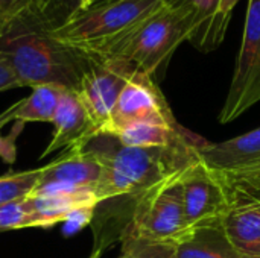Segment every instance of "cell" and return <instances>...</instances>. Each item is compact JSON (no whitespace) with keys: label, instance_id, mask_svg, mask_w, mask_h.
Returning a JSON list of instances; mask_svg holds the SVG:
<instances>
[{"label":"cell","instance_id":"6da1fadb","mask_svg":"<svg viewBox=\"0 0 260 258\" xmlns=\"http://www.w3.org/2000/svg\"><path fill=\"white\" fill-rule=\"evenodd\" d=\"M0 56L9 64L20 87L55 85L78 91L91 56L59 40L43 15V0H37L0 30Z\"/></svg>","mask_w":260,"mask_h":258},{"label":"cell","instance_id":"7a4b0ae2","mask_svg":"<svg viewBox=\"0 0 260 258\" xmlns=\"http://www.w3.org/2000/svg\"><path fill=\"white\" fill-rule=\"evenodd\" d=\"M201 141V137L187 132L168 148H129L110 134L96 135L85 149L102 164V176L94 187L99 204L111 199L134 202L165 178L197 161Z\"/></svg>","mask_w":260,"mask_h":258},{"label":"cell","instance_id":"3957f363","mask_svg":"<svg viewBox=\"0 0 260 258\" xmlns=\"http://www.w3.org/2000/svg\"><path fill=\"white\" fill-rule=\"evenodd\" d=\"M190 33V15L177 5H165L126 32L87 53L120 59L136 71L152 76L168 64L181 43L189 41Z\"/></svg>","mask_w":260,"mask_h":258},{"label":"cell","instance_id":"277c9868","mask_svg":"<svg viewBox=\"0 0 260 258\" xmlns=\"http://www.w3.org/2000/svg\"><path fill=\"white\" fill-rule=\"evenodd\" d=\"M200 160L219 181L230 208L260 202V128L197 148Z\"/></svg>","mask_w":260,"mask_h":258},{"label":"cell","instance_id":"5b68a950","mask_svg":"<svg viewBox=\"0 0 260 258\" xmlns=\"http://www.w3.org/2000/svg\"><path fill=\"white\" fill-rule=\"evenodd\" d=\"M171 0H110L87 8L55 30L64 43L91 52L152 15Z\"/></svg>","mask_w":260,"mask_h":258},{"label":"cell","instance_id":"8992f818","mask_svg":"<svg viewBox=\"0 0 260 258\" xmlns=\"http://www.w3.org/2000/svg\"><path fill=\"white\" fill-rule=\"evenodd\" d=\"M184 170L165 178L134 201L133 214L123 234L151 242L175 243L189 231L183 205Z\"/></svg>","mask_w":260,"mask_h":258},{"label":"cell","instance_id":"52a82bcc","mask_svg":"<svg viewBox=\"0 0 260 258\" xmlns=\"http://www.w3.org/2000/svg\"><path fill=\"white\" fill-rule=\"evenodd\" d=\"M260 102V0H248L241 50L225 103L219 113L221 123H230Z\"/></svg>","mask_w":260,"mask_h":258},{"label":"cell","instance_id":"ba28073f","mask_svg":"<svg viewBox=\"0 0 260 258\" xmlns=\"http://www.w3.org/2000/svg\"><path fill=\"white\" fill-rule=\"evenodd\" d=\"M88 55L91 56V61L76 93L87 108L99 134H104L110 123L117 97L136 70L120 59L91 53Z\"/></svg>","mask_w":260,"mask_h":258},{"label":"cell","instance_id":"9c48e42d","mask_svg":"<svg viewBox=\"0 0 260 258\" xmlns=\"http://www.w3.org/2000/svg\"><path fill=\"white\" fill-rule=\"evenodd\" d=\"M146 120L175 122V117L152 76L136 71L120 91L104 134L113 135L128 125Z\"/></svg>","mask_w":260,"mask_h":258},{"label":"cell","instance_id":"30bf717a","mask_svg":"<svg viewBox=\"0 0 260 258\" xmlns=\"http://www.w3.org/2000/svg\"><path fill=\"white\" fill-rule=\"evenodd\" d=\"M181 182L187 228L222 219L230 210L219 181L200 157L184 170Z\"/></svg>","mask_w":260,"mask_h":258},{"label":"cell","instance_id":"8fae6325","mask_svg":"<svg viewBox=\"0 0 260 258\" xmlns=\"http://www.w3.org/2000/svg\"><path fill=\"white\" fill-rule=\"evenodd\" d=\"M24 204L29 213V228H50L64 222L69 213L81 207H98L99 201L93 189H75L58 184L40 186Z\"/></svg>","mask_w":260,"mask_h":258},{"label":"cell","instance_id":"7c38bea8","mask_svg":"<svg viewBox=\"0 0 260 258\" xmlns=\"http://www.w3.org/2000/svg\"><path fill=\"white\" fill-rule=\"evenodd\" d=\"M52 125L53 137L43 151L41 158L61 149L66 151L75 146L85 148L96 135H99V131L93 123L87 108L84 106L78 93L72 90L64 91Z\"/></svg>","mask_w":260,"mask_h":258},{"label":"cell","instance_id":"4fadbf2b","mask_svg":"<svg viewBox=\"0 0 260 258\" xmlns=\"http://www.w3.org/2000/svg\"><path fill=\"white\" fill-rule=\"evenodd\" d=\"M102 176V164L85 148L66 149L62 155L41 167L38 186L58 184L75 189H93Z\"/></svg>","mask_w":260,"mask_h":258},{"label":"cell","instance_id":"5bb4252c","mask_svg":"<svg viewBox=\"0 0 260 258\" xmlns=\"http://www.w3.org/2000/svg\"><path fill=\"white\" fill-rule=\"evenodd\" d=\"M222 220L224 217L189 228L174 243L177 258H241L225 233Z\"/></svg>","mask_w":260,"mask_h":258},{"label":"cell","instance_id":"9a60e30c","mask_svg":"<svg viewBox=\"0 0 260 258\" xmlns=\"http://www.w3.org/2000/svg\"><path fill=\"white\" fill-rule=\"evenodd\" d=\"M222 222L239 257L260 258V202L230 208Z\"/></svg>","mask_w":260,"mask_h":258},{"label":"cell","instance_id":"2e32d148","mask_svg":"<svg viewBox=\"0 0 260 258\" xmlns=\"http://www.w3.org/2000/svg\"><path fill=\"white\" fill-rule=\"evenodd\" d=\"M222 0H174L168 5L183 8L192 20L189 43L200 52H212L224 41L218 32V12Z\"/></svg>","mask_w":260,"mask_h":258},{"label":"cell","instance_id":"e0dca14e","mask_svg":"<svg viewBox=\"0 0 260 258\" xmlns=\"http://www.w3.org/2000/svg\"><path fill=\"white\" fill-rule=\"evenodd\" d=\"M187 134L177 120H146L128 125L119 129L113 137L123 146L129 148H168L175 144Z\"/></svg>","mask_w":260,"mask_h":258},{"label":"cell","instance_id":"ac0fdd59","mask_svg":"<svg viewBox=\"0 0 260 258\" xmlns=\"http://www.w3.org/2000/svg\"><path fill=\"white\" fill-rule=\"evenodd\" d=\"M64 91L66 88L55 85H40L32 88V93L26 99L18 100L14 122H21L24 125L29 122L52 123Z\"/></svg>","mask_w":260,"mask_h":258},{"label":"cell","instance_id":"d6986e66","mask_svg":"<svg viewBox=\"0 0 260 258\" xmlns=\"http://www.w3.org/2000/svg\"><path fill=\"white\" fill-rule=\"evenodd\" d=\"M41 167L24 172H9L0 176V207L27 198L38 186Z\"/></svg>","mask_w":260,"mask_h":258},{"label":"cell","instance_id":"ffe728a7","mask_svg":"<svg viewBox=\"0 0 260 258\" xmlns=\"http://www.w3.org/2000/svg\"><path fill=\"white\" fill-rule=\"evenodd\" d=\"M123 258H177L174 243L151 242L131 234L120 237Z\"/></svg>","mask_w":260,"mask_h":258},{"label":"cell","instance_id":"44dd1931","mask_svg":"<svg viewBox=\"0 0 260 258\" xmlns=\"http://www.w3.org/2000/svg\"><path fill=\"white\" fill-rule=\"evenodd\" d=\"M91 0H43V15L53 30L66 26L75 15L88 8Z\"/></svg>","mask_w":260,"mask_h":258},{"label":"cell","instance_id":"7402d4cb","mask_svg":"<svg viewBox=\"0 0 260 258\" xmlns=\"http://www.w3.org/2000/svg\"><path fill=\"white\" fill-rule=\"evenodd\" d=\"M29 228V213L24 199L0 207V233Z\"/></svg>","mask_w":260,"mask_h":258},{"label":"cell","instance_id":"603a6c76","mask_svg":"<svg viewBox=\"0 0 260 258\" xmlns=\"http://www.w3.org/2000/svg\"><path fill=\"white\" fill-rule=\"evenodd\" d=\"M94 214H96V207H81V208L73 210L64 219V228H62L64 234L73 236V234L79 233L87 225L93 224Z\"/></svg>","mask_w":260,"mask_h":258},{"label":"cell","instance_id":"cb8c5ba5","mask_svg":"<svg viewBox=\"0 0 260 258\" xmlns=\"http://www.w3.org/2000/svg\"><path fill=\"white\" fill-rule=\"evenodd\" d=\"M24 123L21 122H15L11 134L9 135H0V158L6 163V164H14L15 158H17V137L18 134L23 131Z\"/></svg>","mask_w":260,"mask_h":258},{"label":"cell","instance_id":"d4e9b609","mask_svg":"<svg viewBox=\"0 0 260 258\" xmlns=\"http://www.w3.org/2000/svg\"><path fill=\"white\" fill-rule=\"evenodd\" d=\"M239 2H241V0H222V2H221V8H219V12H218L216 26H218V32H219V35H221L222 38H225V32H227L229 24H230L233 9H235V6H236Z\"/></svg>","mask_w":260,"mask_h":258},{"label":"cell","instance_id":"484cf974","mask_svg":"<svg viewBox=\"0 0 260 258\" xmlns=\"http://www.w3.org/2000/svg\"><path fill=\"white\" fill-rule=\"evenodd\" d=\"M12 88H20V84L14 71L11 70L9 64L0 56V93L6 90H12Z\"/></svg>","mask_w":260,"mask_h":258},{"label":"cell","instance_id":"4316f807","mask_svg":"<svg viewBox=\"0 0 260 258\" xmlns=\"http://www.w3.org/2000/svg\"><path fill=\"white\" fill-rule=\"evenodd\" d=\"M17 108H18V102H15L14 105H11L8 109H5V111L0 114V131H2V128H3L5 125H8V123L14 122Z\"/></svg>","mask_w":260,"mask_h":258},{"label":"cell","instance_id":"83f0119b","mask_svg":"<svg viewBox=\"0 0 260 258\" xmlns=\"http://www.w3.org/2000/svg\"><path fill=\"white\" fill-rule=\"evenodd\" d=\"M105 2H110V0H91L90 2V5H88V8H91V6H98V5H102V3H105ZM87 9V8H85Z\"/></svg>","mask_w":260,"mask_h":258},{"label":"cell","instance_id":"f1b7e54d","mask_svg":"<svg viewBox=\"0 0 260 258\" xmlns=\"http://www.w3.org/2000/svg\"><path fill=\"white\" fill-rule=\"evenodd\" d=\"M101 254H102V251H99V249H94L93 255H91L90 258H99V257H101Z\"/></svg>","mask_w":260,"mask_h":258},{"label":"cell","instance_id":"f546056e","mask_svg":"<svg viewBox=\"0 0 260 258\" xmlns=\"http://www.w3.org/2000/svg\"><path fill=\"white\" fill-rule=\"evenodd\" d=\"M119 258H123V257H122V255H120V257H119Z\"/></svg>","mask_w":260,"mask_h":258},{"label":"cell","instance_id":"4dcf8cb0","mask_svg":"<svg viewBox=\"0 0 260 258\" xmlns=\"http://www.w3.org/2000/svg\"><path fill=\"white\" fill-rule=\"evenodd\" d=\"M0 30H2V29H0Z\"/></svg>","mask_w":260,"mask_h":258}]
</instances>
